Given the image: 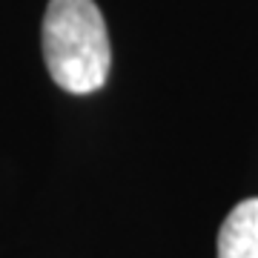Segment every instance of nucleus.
Returning a JSON list of instances; mask_svg holds the SVG:
<instances>
[{
	"label": "nucleus",
	"instance_id": "f03ea898",
	"mask_svg": "<svg viewBox=\"0 0 258 258\" xmlns=\"http://www.w3.org/2000/svg\"><path fill=\"white\" fill-rule=\"evenodd\" d=\"M218 258H258V198L232 207L218 230Z\"/></svg>",
	"mask_w": 258,
	"mask_h": 258
},
{
	"label": "nucleus",
	"instance_id": "f257e3e1",
	"mask_svg": "<svg viewBox=\"0 0 258 258\" xmlns=\"http://www.w3.org/2000/svg\"><path fill=\"white\" fill-rule=\"evenodd\" d=\"M40 46L52 81L69 95H92L109 78V32L95 0H49Z\"/></svg>",
	"mask_w": 258,
	"mask_h": 258
}]
</instances>
